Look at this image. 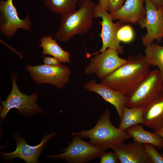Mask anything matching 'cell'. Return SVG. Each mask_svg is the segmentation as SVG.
<instances>
[{"mask_svg": "<svg viewBox=\"0 0 163 163\" xmlns=\"http://www.w3.org/2000/svg\"><path fill=\"white\" fill-rule=\"evenodd\" d=\"M128 62L101 80V83L128 97L150 71L145 56L130 55Z\"/></svg>", "mask_w": 163, "mask_h": 163, "instance_id": "1", "label": "cell"}, {"mask_svg": "<svg viewBox=\"0 0 163 163\" xmlns=\"http://www.w3.org/2000/svg\"><path fill=\"white\" fill-rule=\"evenodd\" d=\"M96 5L91 0H80L78 9L61 15L60 24L55 34L56 39L66 43L76 35L87 33L93 24Z\"/></svg>", "mask_w": 163, "mask_h": 163, "instance_id": "2", "label": "cell"}, {"mask_svg": "<svg viewBox=\"0 0 163 163\" xmlns=\"http://www.w3.org/2000/svg\"><path fill=\"white\" fill-rule=\"evenodd\" d=\"M110 115V110L106 108L94 127L88 130L72 132V136L88 138L92 145L104 151L112 149L132 138L126 131L121 130L112 123Z\"/></svg>", "mask_w": 163, "mask_h": 163, "instance_id": "3", "label": "cell"}, {"mask_svg": "<svg viewBox=\"0 0 163 163\" xmlns=\"http://www.w3.org/2000/svg\"><path fill=\"white\" fill-rule=\"evenodd\" d=\"M17 77L16 74L11 75L12 87L11 92L6 99L1 102L2 108L0 117L2 121L10 110L14 108L17 109L20 114L24 117L45 113L37 103L38 97L37 93L34 92L31 95H27L20 90L17 83Z\"/></svg>", "mask_w": 163, "mask_h": 163, "instance_id": "4", "label": "cell"}, {"mask_svg": "<svg viewBox=\"0 0 163 163\" xmlns=\"http://www.w3.org/2000/svg\"><path fill=\"white\" fill-rule=\"evenodd\" d=\"M163 80L157 69L150 71L132 94L127 97L129 107H145L161 93Z\"/></svg>", "mask_w": 163, "mask_h": 163, "instance_id": "5", "label": "cell"}, {"mask_svg": "<svg viewBox=\"0 0 163 163\" xmlns=\"http://www.w3.org/2000/svg\"><path fill=\"white\" fill-rule=\"evenodd\" d=\"M25 68L36 84H49L59 89L65 87L69 80L71 73L70 68L63 64L27 65Z\"/></svg>", "mask_w": 163, "mask_h": 163, "instance_id": "6", "label": "cell"}, {"mask_svg": "<svg viewBox=\"0 0 163 163\" xmlns=\"http://www.w3.org/2000/svg\"><path fill=\"white\" fill-rule=\"evenodd\" d=\"M73 140L68 142V146L57 155L47 157L55 159H62L70 163H85L98 158L105 151L95 146L90 142L83 140L77 136H72Z\"/></svg>", "mask_w": 163, "mask_h": 163, "instance_id": "7", "label": "cell"}, {"mask_svg": "<svg viewBox=\"0 0 163 163\" xmlns=\"http://www.w3.org/2000/svg\"><path fill=\"white\" fill-rule=\"evenodd\" d=\"M94 18H101L102 21L98 22L102 26L101 31L99 36L102 41V46L98 51L93 53H87L88 58L103 52L110 48L116 50L119 54L124 53L123 47L120 44V42L117 38V33L123 23L119 21L114 23L113 22L110 15L105 9L96 5L94 10Z\"/></svg>", "mask_w": 163, "mask_h": 163, "instance_id": "8", "label": "cell"}, {"mask_svg": "<svg viewBox=\"0 0 163 163\" xmlns=\"http://www.w3.org/2000/svg\"><path fill=\"white\" fill-rule=\"evenodd\" d=\"M114 49L108 48L103 52L91 58L88 65L84 69L87 75L95 74L101 80L110 75L128 62L122 59Z\"/></svg>", "mask_w": 163, "mask_h": 163, "instance_id": "9", "label": "cell"}, {"mask_svg": "<svg viewBox=\"0 0 163 163\" xmlns=\"http://www.w3.org/2000/svg\"><path fill=\"white\" fill-rule=\"evenodd\" d=\"M146 15L138 24L145 28L146 33L142 37L143 45L146 47L155 40L160 43L163 38V9H158L151 0H145Z\"/></svg>", "mask_w": 163, "mask_h": 163, "instance_id": "10", "label": "cell"}, {"mask_svg": "<svg viewBox=\"0 0 163 163\" xmlns=\"http://www.w3.org/2000/svg\"><path fill=\"white\" fill-rule=\"evenodd\" d=\"M31 22L28 14L23 19L18 16L13 0L0 1V31L5 37L9 39L16 33L18 29L30 30Z\"/></svg>", "mask_w": 163, "mask_h": 163, "instance_id": "11", "label": "cell"}, {"mask_svg": "<svg viewBox=\"0 0 163 163\" xmlns=\"http://www.w3.org/2000/svg\"><path fill=\"white\" fill-rule=\"evenodd\" d=\"M58 132H56L51 133L44 136L40 143L34 146L27 144L25 140L18 133H14L13 136L16 144L15 150L10 153L3 152L1 153L0 155L8 162H11L14 158H19L27 163H39V157L44 147L48 142Z\"/></svg>", "mask_w": 163, "mask_h": 163, "instance_id": "12", "label": "cell"}, {"mask_svg": "<svg viewBox=\"0 0 163 163\" xmlns=\"http://www.w3.org/2000/svg\"><path fill=\"white\" fill-rule=\"evenodd\" d=\"M145 2V0H126L120 8L109 13L112 20H118L123 23L138 24L146 16Z\"/></svg>", "mask_w": 163, "mask_h": 163, "instance_id": "13", "label": "cell"}, {"mask_svg": "<svg viewBox=\"0 0 163 163\" xmlns=\"http://www.w3.org/2000/svg\"><path fill=\"white\" fill-rule=\"evenodd\" d=\"M122 143L112 148L120 163H152L147 155L144 144L133 142Z\"/></svg>", "mask_w": 163, "mask_h": 163, "instance_id": "14", "label": "cell"}, {"mask_svg": "<svg viewBox=\"0 0 163 163\" xmlns=\"http://www.w3.org/2000/svg\"><path fill=\"white\" fill-rule=\"evenodd\" d=\"M85 89L99 94L106 102L115 108L120 120L121 119L124 106L126 105L127 97L121 93L113 90L105 85L97 83L94 80H91L84 85Z\"/></svg>", "mask_w": 163, "mask_h": 163, "instance_id": "15", "label": "cell"}, {"mask_svg": "<svg viewBox=\"0 0 163 163\" xmlns=\"http://www.w3.org/2000/svg\"><path fill=\"white\" fill-rule=\"evenodd\" d=\"M142 125L153 129L163 125V94L145 107Z\"/></svg>", "mask_w": 163, "mask_h": 163, "instance_id": "16", "label": "cell"}, {"mask_svg": "<svg viewBox=\"0 0 163 163\" xmlns=\"http://www.w3.org/2000/svg\"><path fill=\"white\" fill-rule=\"evenodd\" d=\"M126 131L133 138V142L142 144H151L159 150L163 148V139L154 132L145 129L141 124L133 126L128 129Z\"/></svg>", "mask_w": 163, "mask_h": 163, "instance_id": "17", "label": "cell"}, {"mask_svg": "<svg viewBox=\"0 0 163 163\" xmlns=\"http://www.w3.org/2000/svg\"><path fill=\"white\" fill-rule=\"evenodd\" d=\"M40 43L39 45L41 47L42 55H49L58 59L61 63H70V53L64 50L53 39L52 35L44 36L40 40Z\"/></svg>", "mask_w": 163, "mask_h": 163, "instance_id": "18", "label": "cell"}, {"mask_svg": "<svg viewBox=\"0 0 163 163\" xmlns=\"http://www.w3.org/2000/svg\"><path fill=\"white\" fill-rule=\"evenodd\" d=\"M145 107H129L125 105L118 128L125 131L129 127L143 122Z\"/></svg>", "mask_w": 163, "mask_h": 163, "instance_id": "19", "label": "cell"}, {"mask_svg": "<svg viewBox=\"0 0 163 163\" xmlns=\"http://www.w3.org/2000/svg\"><path fill=\"white\" fill-rule=\"evenodd\" d=\"M145 47L146 61L150 66L158 67L163 80V46L152 43Z\"/></svg>", "mask_w": 163, "mask_h": 163, "instance_id": "20", "label": "cell"}, {"mask_svg": "<svg viewBox=\"0 0 163 163\" xmlns=\"http://www.w3.org/2000/svg\"><path fill=\"white\" fill-rule=\"evenodd\" d=\"M44 4L52 12L61 15L76 10L79 0H44Z\"/></svg>", "mask_w": 163, "mask_h": 163, "instance_id": "21", "label": "cell"}, {"mask_svg": "<svg viewBox=\"0 0 163 163\" xmlns=\"http://www.w3.org/2000/svg\"><path fill=\"white\" fill-rule=\"evenodd\" d=\"M117 36V39L120 42L128 43L133 40L134 33L130 25H123L118 30Z\"/></svg>", "mask_w": 163, "mask_h": 163, "instance_id": "22", "label": "cell"}, {"mask_svg": "<svg viewBox=\"0 0 163 163\" xmlns=\"http://www.w3.org/2000/svg\"><path fill=\"white\" fill-rule=\"evenodd\" d=\"M125 0H99L98 5L110 13L114 12L120 8Z\"/></svg>", "mask_w": 163, "mask_h": 163, "instance_id": "23", "label": "cell"}, {"mask_svg": "<svg viewBox=\"0 0 163 163\" xmlns=\"http://www.w3.org/2000/svg\"><path fill=\"white\" fill-rule=\"evenodd\" d=\"M145 152L152 163H163V156L158 152L156 147L151 144H144Z\"/></svg>", "mask_w": 163, "mask_h": 163, "instance_id": "24", "label": "cell"}, {"mask_svg": "<svg viewBox=\"0 0 163 163\" xmlns=\"http://www.w3.org/2000/svg\"><path fill=\"white\" fill-rule=\"evenodd\" d=\"M100 163H117L119 161L116 153L114 152L102 153L99 156Z\"/></svg>", "mask_w": 163, "mask_h": 163, "instance_id": "25", "label": "cell"}, {"mask_svg": "<svg viewBox=\"0 0 163 163\" xmlns=\"http://www.w3.org/2000/svg\"><path fill=\"white\" fill-rule=\"evenodd\" d=\"M43 61L44 64L49 66H59L62 65L57 58L53 57H50L42 55Z\"/></svg>", "mask_w": 163, "mask_h": 163, "instance_id": "26", "label": "cell"}, {"mask_svg": "<svg viewBox=\"0 0 163 163\" xmlns=\"http://www.w3.org/2000/svg\"><path fill=\"white\" fill-rule=\"evenodd\" d=\"M158 9L162 8H163L162 0H151Z\"/></svg>", "mask_w": 163, "mask_h": 163, "instance_id": "27", "label": "cell"}, {"mask_svg": "<svg viewBox=\"0 0 163 163\" xmlns=\"http://www.w3.org/2000/svg\"><path fill=\"white\" fill-rule=\"evenodd\" d=\"M154 132L160 136L163 139V125L158 129L154 130ZM161 154L163 156V152Z\"/></svg>", "mask_w": 163, "mask_h": 163, "instance_id": "28", "label": "cell"}, {"mask_svg": "<svg viewBox=\"0 0 163 163\" xmlns=\"http://www.w3.org/2000/svg\"><path fill=\"white\" fill-rule=\"evenodd\" d=\"M161 92V93L163 94V85H162V86Z\"/></svg>", "mask_w": 163, "mask_h": 163, "instance_id": "29", "label": "cell"}, {"mask_svg": "<svg viewBox=\"0 0 163 163\" xmlns=\"http://www.w3.org/2000/svg\"></svg>", "mask_w": 163, "mask_h": 163, "instance_id": "30", "label": "cell"}, {"mask_svg": "<svg viewBox=\"0 0 163 163\" xmlns=\"http://www.w3.org/2000/svg\"><path fill=\"white\" fill-rule=\"evenodd\" d=\"M162 1H163V0H162Z\"/></svg>", "mask_w": 163, "mask_h": 163, "instance_id": "31", "label": "cell"}, {"mask_svg": "<svg viewBox=\"0 0 163 163\" xmlns=\"http://www.w3.org/2000/svg\"></svg>", "mask_w": 163, "mask_h": 163, "instance_id": "32", "label": "cell"}]
</instances>
